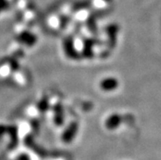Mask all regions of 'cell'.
Returning <instances> with one entry per match:
<instances>
[{
    "label": "cell",
    "instance_id": "cell-1",
    "mask_svg": "<svg viewBox=\"0 0 161 160\" xmlns=\"http://www.w3.org/2000/svg\"><path fill=\"white\" fill-rule=\"evenodd\" d=\"M99 87L102 91H111L113 89L117 88L118 83H117V80L112 78H106V79H102V81L99 83Z\"/></svg>",
    "mask_w": 161,
    "mask_h": 160
}]
</instances>
